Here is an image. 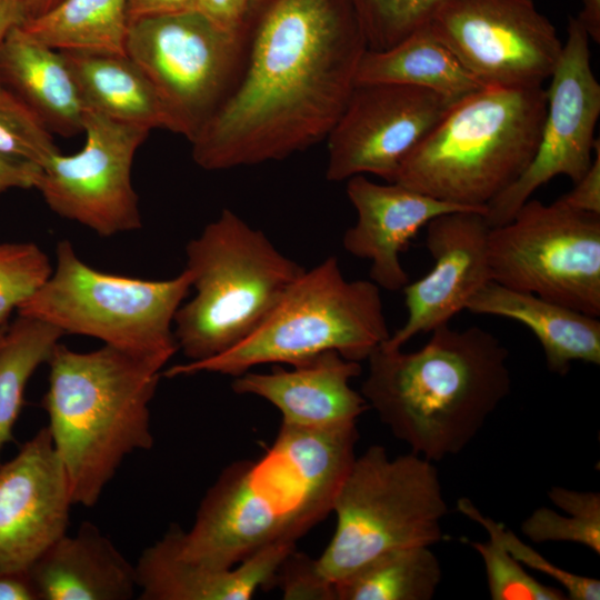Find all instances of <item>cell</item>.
Returning <instances> with one entry per match:
<instances>
[{
    "label": "cell",
    "instance_id": "cell-1",
    "mask_svg": "<svg viewBox=\"0 0 600 600\" xmlns=\"http://www.w3.org/2000/svg\"><path fill=\"white\" fill-rule=\"evenodd\" d=\"M247 26L241 76L190 142L206 170L281 160L327 138L368 49L350 0H252Z\"/></svg>",
    "mask_w": 600,
    "mask_h": 600
},
{
    "label": "cell",
    "instance_id": "cell-2",
    "mask_svg": "<svg viewBox=\"0 0 600 600\" xmlns=\"http://www.w3.org/2000/svg\"><path fill=\"white\" fill-rule=\"evenodd\" d=\"M358 439L357 423L331 429L281 424L266 456L233 462L220 473L188 531L174 524L179 556L232 568L270 544L296 542L332 511Z\"/></svg>",
    "mask_w": 600,
    "mask_h": 600
},
{
    "label": "cell",
    "instance_id": "cell-3",
    "mask_svg": "<svg viewBox=\"0 0 600 600\" xmlns=\"http://www.w3.org/2000/svg\"><path fill=\"white\" fill-rule=\"evenodd\" d=\"M419 350L378 346L360 393L393 437L432 462L463 451L511 391L509 351L490 331L449 323Z\"/></svg>",
    "mask_w": 600,
    "mask_h": 600
},
{
    "label": "cell",
    "instance_id": "cell-4",
    "mask_svg": "<svg viewBox=\"0 0 600 600\" xmlns=\"http://www.w3.org/2000/svg\"><path fill=\"white\" fill-rule=\"evenodd\" d=\"M42 406L73 504L91 508L123 460L153 446L150 403L164 362L111 346L79 352L59 343Z\"/></svg>",
    "mask_w": 600,
    "mask_h": 600
},
{
    "label": "cell",
    "instance_id": "cell-5",
    "mask_svg": "<svg viewBox=\"0 0 600 600\" xmlns=\"http://www.w3.org/2000/svg\"><path fill=\"white\" fill-rule=\"evenodd\" d=\"M546 109L542 87H482L453 103L403 160L394 182L486 213L532 161Z\"/></svg>",
    "mask_w": 600,
    "mask_h": 600
},
{
    "label": "cell",
    "instance_id": "cell-6",
    "mask_svg": "<svg viewBox=\"0 0 600 600\" xmlns=\"http://www.w3.org/2000/svg\"><path fill=\"white\" fill-rule=\"evenodd\" d=\"M194 297L178 309V349L190 361L218 356L249 337L306 270L230 209L186 247Z\"/></svg>",
    "mask_w": 600,
    "mask_h": 600
},
{
    "label": "cell",
    "instance_id": "cell-7",
    "mask_svg": "<svg viewBox=\"0 0 600 600\" xmlns=\"http://www.w3.org/2000/svg\"><path fill=\"white\" fill-rule=\"evenodd\" d=\"M389 336L379 287L347 280L332 256L304 270L244 340L212 358L172 366L162 376L237 377L259 364L291 366L326 351L361 362Z\"/></svg>",
    "mask_w": 600,
    "mask_h": 600
},
{
    "label": "cell",
    "instance_id": "cell-8",
    "mask_svg": "<svg viewBox=\"0 0 600 600\" xmlns=\"http://www.w3.org/2000/svg\"><path fill=\"white\" fill-rule=\"evenodd\" d=\"M332 511L336 529L317 562L334 584L382 553L440 542L448 504L434 462L413 452L391 459L376 444L353 460Z\"/></svg>",
    "mask_w": 600,
    "mask_h": 600
},
{
    "label": "cell",
    "instance_id": "cell-9",
    "mask_svg": "<svg viewBox=\"0 0 600 600\" xmlns=\"http://www.w3.org/2000/svg\"><path fill=\"white\" fill-rule=\"evenodd\" d=\"M191 287L186 269L168 280L99 271L78 257L69 240H61L52 273L17 310L64 334L92 337L167 363L179 350L173 320Z\"/></svg>",
    "mask_w": 600,
    "mask_h": 600
},
{
    "label": "cell",
    "instance_id": "cell-10",
    "mask_svg": "<svg viewBox=\"0 0 600 600\" xmlns=\"http://www.w3.org/2000/svg\"><path fill=\"white\" fill-rule=\"evenodd\" d=\"M247 51V24L229 30L199 10L136 21L126 42V54L160 98L170 131L190 142L237 84Z\"/></svg>",
    "mask_w": 600,
    "mask_h": 600
},
{
    "label": "cell",
    "instance_id": "cell-11",
    "mask_svg": "<svg viewBox=\"0 0 600 600\" xmlns=\"http://www.w3.org/2000/svg\"><path fill=\"white\" fill-rule=\"evenodd\" d=\"M491 280L600 317V214L526 201L490 229Z\"/></svg>",
    "mask_w": 600,
    "mask_h": 600
},
{
    "label": "cell",
    "instance_id": "cell-12",
    "mask_svg": "<svg viewBox=\"0 0 600 600\" xmlns=\"http://www.w3.org/2000/svg\"><path fill=\"white\" fill-rule=\"evenodd\" d=\"M424 26L483 87H542L563 44L532 0H444Z\"/></svg>",
    "mask_w": 600,
    "mask_h": 600
},
{
    "label": "cell",
    "instance_id": "cell-13",
    "mask_svg": "<svg viewBox=\"0 0 600 600\" xmlns=\"http://www.w3.org/2000/svg\"><path fill=\"white\" fill-rule=\"evenodd\" d=\"M83 148L54 154L40 168L34 189L58 216L101 237L139 230L142 219L133 189L134 154L150 130L84 109Z\"/></svg>",
    "mask_w": 600,
    "mask_h": 600
},
{
    "label": "cell",
    "instance_id": "cell-14",
    "mask_svg": "<svg viewBox=\"0 0 600 600\" xmlns=\"http://www.w3.org/2000/svg\"><path fill=\"white\" fill-rule=\"evenodd\" d=\"M590 38L570 17L567 40L550 77L547 109L536 154L523 173L486 207L493 228L509 222L532 193L557 176L577 182L592 162L600 116V84L591 68Z\"/></svg>",
    "mask_w": 600,
    "mask_h": 600
},
{
    "label": "cell",
    "instance_id": "cell-15",
    "mask_svg": "<svg viewBox=\"0 0 600 600\" xmlns=\"http://www.w3.org/2000/svg\"><path fill=\"white\" fill-rule=\"evenodd\" d=\"M458 100L407 84H354L327 137L326 178L370 173L394 182L407 156Z\"/></svg>",
    "mask_w": 600,
    "mask_h": 600
},
{
    "label": "cell",
    "instance_id": "cell-16",
    "mask_svg": "<svg viewBox=\"0 0 600 600\" xmlns=\"http://www.w3.org/2000/svg\"><path fill=\"white\" fill-rule=\"evenodd\" d=\"M73 501L47 427L0 463V573L28 572L68 532Z\"/></svg>",
    "mask_w": 600,
    "mask_h": 600
},
{
    "label": "cell",
    "instance_id": "cell-17",
    "mask_svg": "<svg viewBox=\"0 0 600 600\" xmlns=\"http://www.w3.org/2000/svg\"><path fill=\"white\" fill-rule=\"evenodd\" d=\"M426 227V247L433 267L402 289L407 319L381 343L387 348H402L414 336L449 323L492 281L488 258L491 227L483 212H449L433 218Z\"/></svg>",
    "mask_w": 600,
    "mask_h": 600
},
{
    "label": "cell",
    "instance_id": "cell-18",
    "mask_svg": "<svg viewBox=\"0 0 600 600\" xmlns=\"http://www.w3.org/2000/svg\"><path fill=\"white\" fill-rule=\"evenodd\" d=\"M347 194L357 222L343 236V248L371 262L370 278L379 288L400 291L409 276L400 253L433 218L456 211L482 210L438 200L397 182L374 183L364 174L348 179Z\"/></svg>",
    "mask_w": 600,
    "mask_h": 600
},
{
    "label": "cell",
    "instance_id": "cell-19",
    "mask_svg": "<svg viewBox=\"0 0 600 600\" xmlns=\"http://www.w3.org/2000/svg\"><path fill=\"white\" fill-rule=\"evenodd\" d=\"M268 373L247 371L234 377L232 390L252 394L273 404L281 424L303 429H331L351 423L369 408L360 392L350 386L361 373L360 362L336 351H326Z\"/></svg>",
    "mask_w": 600,
    "mask_h": 600
},
{
    "label": "cell",
    "instance_id": "cell-20",
    "mask_svg": "<svg viewBox=\"0 0 600 600\" xmlns=\"http://www.w3.org/2000/svg\"><path fill=\"white\" fill-rule=\"evenodd\" d=\"M296 542L280 541L237 567L211 568L190 562L177 551L173 524L147 547L136 567L140 600H249L272 587L277 569Z\"/></svg>",
    "mask_w": 600,
    "mask_h": 600
},
{
    "label": "cell",
    "instance_id": "cell-21",
    "mask_svg": "<svg viewBox=\"0 0 600 600\" xmlns=\"http://www.w3.org/2000/svg\"><path fill=\"white\" fill-rule=\"evenodd\" d=\"M39 600H129L134 564L91 522L50 546L29 569Z\"/></svg>",
    "mask_w": 600,
    "mask_h": 600
},
{
    "label": "cell",
    "instance_id": "cell-22",
    "mask_svg": "<svg viewBox=\"0 0 600 600\" xmlns=\"http://www.w3.org/2000/svg\"><path fill=\"white\" fill-rule=\"evenodd\" d=\"M0 84L52 133L71 137L82 132L86 108L63 53L21 27L12 29L0 46Z\"/></svg>",
    "mask_w": 600,
    "mask_h": 600
},
{
    "label": "cell",
    "instance_id": "cell-23",
    "mask_svg": "<svg viewBox=\"0 0 600 600\" xmlns=\"http://www.w3.org/2000/svg\"><path fill=\"white\" fill-rule=\"evenodd\" d=\"M466 310L508 318L537 337L548 369L564 376L576 361L600 364V320L536 294L493 281L480 289Z\"/></svg>",
    "mask_w": 600,
    "mask_h": 600
},
{
    "label": "cell",
    "instance_id": "cell-24",
    "mask_svg": "<svg viewBox=\"0 0 600 600\" xmlns=\"http://www.w3.org/2000/svg\"><path fill=\"white\" fill-rule=\"evenodd\" d=\"M86 109L148 130L170 131V120L153 86L127 54L61 51Z\"/></svg>",
    "mask_w": 600,
    "mask_h": 600
},
{
    "label": "cell",
    "instance_id": "cell-25",
    "mask_svg": "<svg viewBox=\"0 0 600 600\" xmlns=\"http://www.w3.org/2000/svg\"><path fill=\"white\" fill-rule=\"evenodd\" d=\"M399 83L461 99L483 86L423 24L386 50L367 49L354 84Z\"/></svg>",
    "mask_w": 600,
    "mask_h": 600
},
{
    "label": "cell",
    "instance_id": "cell-26",
    "mask_svg": "<svg viewBox=\"0 0 600 600\" xmlns=\"http://www.w3.org/2000/svg\"><path fill=\"white\" fill-rule=\"evenodd\" d=\"M126 0H61L21 28L59 51L126 54Z\"/></svg>",
    "mask_w": 600,
    "mask_h": 600
},
{
    "label": "cell",
    "instance_id": "cell-27",
    "mask_svg": "<svg viewBox=\"0 0 600 600\" xmlns=\"http://www.w3.org/2000/svg\"><path fill=\"white\" fill-rule=\"evenodd\" d=\"M442 579L428 546L388 551L334 582L336 600H430Z\"/></svg>",
    "mask_w": 600,
    "mask_h": 600
},
{
    "label": "cell",
    "instance_id": "cell-28",
    "mask_svg": "<svg viewBox=\"0 0 600 600\" xmlns=\"http://www.w3.org/2000/svg\"><path fill=\"white\" fill-rule=\"evenodd\" d=\"M63 336L51 323L20 314L8 327L0 344V456L13 440L28 381L42 363H48Z\"/></svg>",
    "mask_w": 600,
    "mask_h": 600
},
{
    "label": "cell",
    "instance_id": "cell-29",
    "mask_svg": "<svg viewBox=\"0 0 600 600\" xmlns=\"http://www.w3.org/2000/svg\"><path fill=\"white\" fill-rule=\"evenodd\" d=\"M550 501L567 514L547 507L537 508L522 523V533L532 542H572L600 553V494L563 487L548 490Z\"/></svg>",
    "mask_w": 600,
    "mask_h": 600
},
{
    "label": "cell",
    "instance_id": "cell-30",
    "mask_svg": "<svg viewBox=\"0 0 600 600\" xmlns=\"http://www.w3.org/2000/svg\"><path fill=\"white\" fill-rule=\"evenodd\" d=\"M47 124L0 84V158L44 166L59 149Z\"/></svg>",
    "mask_w": 600,
    "mask_h": 600
},
{
    "label": "cell",
    "instance_id": "cell-31",
    "mask_svg": "<svg viewBox=\"0 0 600 600\" xmlns=\"http://www.w3.org/2000/svg\"><path fill=\"white\" fill-rule=\"evenodd\" d=\"M444 0H350L369 50H386L422 27Z\"/></svg>",
    "mask_w": 600,
    "mask_h": 600
},
{
    "label": "cell",
    "instance_id": "cell-32",
    "mask_svg": "<svg viewBox=\"0 0 600 600\" xmlns=\"http://www.w3.org/2000/svg\"><path fill=\"white\" fill-rule=\"evenodd\" d=\"M487 541L467 540L481 557L492 600H564L562 589L536 580L501 543L499 538L487 531Z\"/></svg>",
    "mask_w": 600,
    "mask_h": 600
},
{
    "label": "cell",
    "instance_id": "cell-33",
    "mask_svg": "<svg viewBox=\"0 0 600 600\" xmlns=\"http://www.w3.org/2000/svg\"><path fill=\"white\" fill-rule=\"evenodd\" d=\"M457 509L463 516L481 526L486 532H493L504 548L524 567L541 572L558 582L564 591L567 599H600V581L598 579L577 574L556 566L531 546L523 542L502 522L484 516L468 498H460L457 502Z\"/></svg>",
    "mask_w": 600,
    "mask_h": 600
},
{
    "label": "cell",
    "instance_id": "cell-34",
    "mask_svg": "<svg viewBox=\"0 0 600 600\" xmlns=\"http://www.w3.org/2000/svg\"><path fill=\"white\" fill-rule=\"evenodd\" d=\"M47 254L32 242L0 243V323L52 273Z\"/></svg>",
    "mask_w": 600,
    "mask_h": 600
},
{
    "label": "cell",
    "instance_id": "cell-35",
    "mask_svg": "<svg viewBox=\"0 0 600 600\" xmlns=\"http://www.w3.org/2000/svg\"><path fill=\"white\" fill-rule=\"evenodd\" d=\"M272 587L284 600H336L334 584L322 576L317 559L294 549L279 564Z\"/></svg>",
    "mask_w": 600,
    "mask_h": 600
},
{
    "label": "cell",
    "instance_id": "cell-36",
    "mask_svg": "<svg viewBox=\"0 0 600 600\" xmlns=\"http://www.w3.org/2000/svg\"><path fill=\"white\" fill-rule=\"evenodd\" d=\"M594 158L586 173L574 182L571 191L563 194L559 202L573 210L600 214V141L594 144Z\"/></svg>",
    "mask_w": 600,
    "mask_h": 600
},
{
    "label": "cell",
    "instance_id": "cell-37",
    "mask_svg": "<svg viewBox=\"0 0 600 600\" xmlns=\"http://www.w3.org/2000/svg\"><path fill=\"white\" fill-rule=\"evenodd\" d=\"M252 0H196L197 8L209 19L229 30L244 29Z\"/></svg>",
    "mask_w": 600,
    "mask_h": 600
},
{
    "label": "cell",
    "instance_id": "cell-38",
    "mask_svg": "<svg viewBox=\"0 0 600 600\" xmlns=\"http://www.w3.org/2000/svg\"><path fill=\"white\" fill-rule=\"evenodd\" d=\"M130 24L149 18L198 10L196 0H126Z\"/></svg>",
    "mask_w": 600,
    "mask_h": 600
},
{
    "label": "cell",
    "instance_id": "cell-39",
    "mask_svg": "<svg viewBox=\"0 0 600 600\" xmlns=\"http://www.w3.org/2000/svg\"><path fill=\"white\" fill-rule=\"evenodd\" d=\"M40 167L0 158V196L14 188H34Z\"/></svg>",
    "mask_w": 600,
    "mask_h": 600
},
{
    "label": "cell",
    "instance_id": "cell-40",
    "mask_svg": "<svg viewBox=\"0 0 600 600\" xmlns=\"http://www.w3.org/2000/svg\"><path fill=\"white\" fill-rule=\"evenodd\" d=\"M0 600H39L29 571L0 573Z\"/></svg>",
    "mask_w": 600,
    "mask_h": 600
},
{
    "label": "cell",
    "instance_id": "cell-41",
    "mask_svg": "<svg viewBox=\"0 0 600 600\" xmlns=\"http://www.w3.org/2000/svg\"><path fill=\"white\" fill-rule=\"evenodd\" d=\"M28 20L23 0H0V46L9 32Z\"/></svg>",
    "mask_w": 600,
    "mask_h": 600
},
{
    "label": "cell",
    "instance_id": "cell-42",
    "mask_svg": "<svg viewBox=\"0 0 600 600\" xmlns=\"http://www.w3.org/2000/svg\"><path fill=\"white\" fill-rule=\"evenodd\" d=\"M590 39L600 41V0H582V9L577 17Z\"/></svg>",
    "mask_w": 600,
    "mask_h": 600
},
{
    "label": "cell",
    "instance_id": "cell-43",
    "mask_svg": "<svg viewBox=\"0 0 600 600\" xmlns=\"http://www.w3.org/2000/svg\"><path fill=\"white\" fill-rule=\"evenodd\" d=\"M60 1L61 0H23L28 20L44 14L56 7Z\"/></svg>",
    "mask_w": 600,
    "mask_h": 600
},
{
    "label": "cell",
    "instance_id": "cell-44",
    "mask_svg": "<svg viewBox=\"0 0 600 600\" xmlns=\"http://www.w3.org/2000/svg\"><path fill=\"white\" fill-rule=\"evenodd\" d=\"M7 329H8L7 322L0 323V344L2 343Z\"/></svg>",
    "mask_w": 600,
    "mask_h": 600
}]
</instances>
